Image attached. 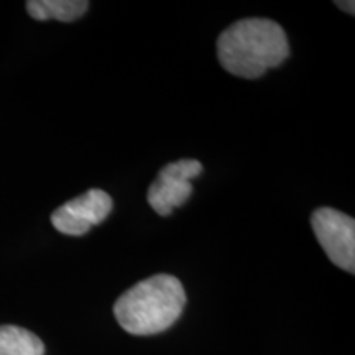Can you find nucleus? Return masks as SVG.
<instances>
[{"mask_svg": "<svg viewBox=\"0 0 355 355\" xmlns=\"http://www.w3.org/2000/svg\"><path fill=\"white\" fill-rule=\"evenodd\" d=\"M217 60L227 73L243 79L261 78L290 55L285 30L268 19H243L217 38Z\"/></svg>", "mask_w": 355, "mask_h": 355, "instance_id": "obj_1", "label": "nucleus"}, {"mask_svg": "<svg viewBox=\"0 0 355 355\" xmlns=\"http://www.w3.org/2000/svg\"><path fill=\"white\" fill-rule=\"evenodd\" d=\"M186 306V291L173 275L159 273L133 285L115 301L114 314L123 331L155 336L170 329Z\"/></svg>", "mask_w": 355, "mask_h": 355, "instance_id": "obj_2", "label": "nucleus"}, {"mask_svg": "<svg viewBox=\"0 0 355 355\" xmlns=\"http://www.w3.org/2000/svg\"><path fill=\"white\" fill-rule=\"evenodd\" d=\"M319 245L329 260L344 272H355V220L344 212L321 207L311 217Z\"/></svg>", "mask_w": 355, "mask_h": 355, "instance_id": "obj_3", "label": "nucleus"}, {"mask_svg": "<svg viewBox=\"0 0 355 355\" xmlns=\"http://www.w3.org/2000/svg\"><path fill=\"white\" fill-rule=\"evenodd\" d=\"M112 207V198L105 191L89 189L58 207L51 216V224L58 232L79 237L107 219Z\"/></svg>", "mask_w": 355, "mask_h": 355, "instance_id": "obj_4", "label": "nucleus"}, {"mask_svg": "<svg viewBox=\"0 0 355 355\" xmlns=\"http://www.w3.org/2000/svg\"><path fill=\"white\" fill-rule=\"evenodd\" d=\"M193 194L191 181L176 180L163 173H158V178L148 188V204L159 216H170L173 209L183 206Z\"/></svg>", "mask_w": 355, "mask_h": 355, "instance_id": "obj_5", "label": "nucleus"}, {"mask_svg": "<svg viewBox=\"0 0 355 355\" xmlns=\"http://www.w3.org/2000/svg\"><path fill=\"white\" fill-rule=\"evenodd\" d=\"M86 0H30L26 2V12L35 20H60L74 21L87 12Z\"/></svg>", "mask_w": 355, "mask_h": 355, "instance_id": "obj_6", "label": "nucleus"}, {"mask_svg": "<svg viewBox=\"0 0 355 355\" xmlns=\"http://www.w3.org/2000/svg\"><path fill=\"white\" fill-rule=\"evenodd\" d=\"M0 355H44L38 336L19 326H0Z\"/></svg>", "mask_w": 355, "mask_h": 355, "instance_id": "obj_7", "label": "nucleus"}, {"mask_svg": "<svg viewBox=\"0 0 355 355\" xmlns=\"http://www.w3.org/2000/svg\"><path fill=\"white\" fill-rule=\"evenodd\" d=\"M159 173H163V175H168L171 178H176V180L191 181L193 178L201 175L202 165L198 162V159H180V162L170 163V165L162 168Z\"/></svg>", "mask_w": 355, "mask_h": 355, "instance_id": "obj_8", "label": "nucleus"}, {"mask_svg": "<svg viewBox=\"0 0 355 355\" xmlns=\"http://www.w3.org/2000/svg\"><path fill=\"white\" fill-rule=\"evenodd\" d=\"M336 6L337 7H340V8H343V10H345V12H349L350 13V15H354V6H355V3L354 2H340V0H339V2H336Z\"/></svg>", "mask_w": 355, "mask_h": 355, "instance_id": "obj_9", "label": "nucleus"}]
</instances>
